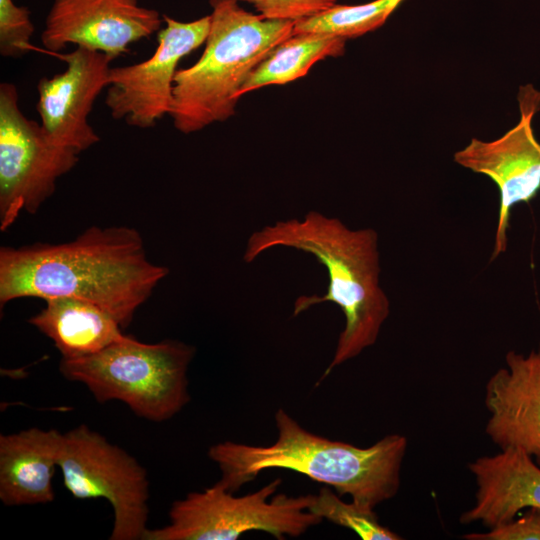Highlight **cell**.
<instances>
[{
    "label": "cell",
    "mask_w": 540,
    "mask_h": 540,
    "mask_svg": "<svg viewBox=\"0 0 540 540\" xmlns=\"http://www.w3.org/2000/svg\"><path fill=\"white\" fill-rule=\"evenodd\" d=\"M168 272L148 259L136 229L92 226L66 243L2 246L0 305L74 297L98 305L126 328Z\"/></svg>",
    "instance_id": "obj_1"
},
{
    "label": "cell",
    "mask_w": 540,
    "mask_h": 540,
    "mask_svg": "<svg viewBox=\"0 0 540 540\" xmlns=\"http://www.w3.org/2000/svg\"><path fill=\"white\" fill-rule=\"evenodd\" d=\"M274 247H287L314 256L328 276L324 295H301L293 316L324 302L336 304L344 314L334 356L320 380L337 366L375 344L390 313V302L379 283L378 235L372 228L350 229L340 219L317 211L302 219L268 224L246 242L243 260L253 262Z\"/></svg>",
    "instance_id": "obj_2"
},
{
    "label": "cell",
    "mask_w": 540,
    "mask_h": 540,
    "mask_svg": "<svg viewBox=\"0 0 540 540\" xmlns=\"http://www.w3.org/2000/svg\"><path fill=\"white\" fill-rule=\"evenodd\" d=\"M278 431L269 446L224 441L211 446L208 457L220 471L218 481L235 493L267 469H287L333 487L339 496L374 509L393 498L400 486V470L407 439L387 435L369 447L330 440L304 429L285 410L275 414Z\"/></svg>",
    "instance_id": "obj_3"
},
{
    "label": "cell",
    "mask_w": 540,
    "mask_h": 540,
    "mask_svg": "<svg viewBox=\"0 0 540 540\" xmlns=\"http://www.w3.org/2000/svg\"><path fill=\"white\" fill-rule=\"evenodd\" d=\"M240 0H210V30L200 58L178 69L169 116L183 134L224 122L236 112L253 70L293 33L294 21L267 19Z\"/></svg>",
    "instance_id": "obj_4"
},
{
    "label": "cell",
    "mask_w": 540,
    "mask_h": 540,
    "mask_svg": "<svg viewBox=\"0 0 540 540\" xmlns=\"http://www.w3.org/2000/svg\"><path fill=\"white\" fill-rule=\"evenodd\" d=\"M195 352L178 340L143 343L125 335L93 355L61 358L59 371L98 403L121 401L138 417L163 422L190 401L187 373Z\"/></svg>",
    "instance_id": "obj_5"
},
{
    "label": "cell",
    "mask_w": 540,
    "mask_h": 540,
    "mask_svg": "<svg viewBox=\"0 0 540 540\" xmlns=\"http://www.w3.org/2000/svg\"><path fill=\"white\" fill-rule=\"evenodd\" d=\"M281 479L261 489L234 496L216 482L201 492L175 501L169 523L148 528L143 540H237L249 531H263L277 539L299 537L322 519L309 511L314 495H275Z\"/></svg>",
    "instance_id": "obj_6"
},
{
    "label": "cell",
    "mask_w": 540,
    "mask_h": 540,
    "mask_svg": "<svg viewBox=\"0 0 540 540\" xmlns=\"http://www.w3.org/2000/svg\"><path fill=\"white\" fill-rule=\"evenodd\" d=\"M58 466L74 498H104L111 504L110 540H143L148 529L149 480L133 456L80 424L62 433Z\"/></svg>",
    "instance_id": "obj_7"
},
{
    "label": "cell",
    "mask_w": 540,
    "mask_h": 540,
    "mask_svg": "<svg viewBox=\"0 0 540 540\" xmlns=\"http://www.w3.org/2000/svg\"><path fill=\"white\" fill-rule=\"evenodd\" d=\"M14 84H0V230L22 211L34 214L50 198L57 180L78 163V153L63 147L18 104Z\"/></svg>",
    "instance_id": "obj_8"
},
{
    "label": "cell",
    "mask_w": 540,
    "mask_h": 540,
    "mask_svg": "<svg viewBox=\"0 0 540 540\" xmlns=\"http://www.w3.org/2000/svg\"><path fill=\"white\" fill-rule=\"evenodd\" d=\"M163 22L151 57L110 70L105 104L114 119L130 126L150 128L169 116L178 64L205 43L211 19L206 15L182 22L163 15Z\"/></svg>",
    "instance_id": "obj_9"
},
{
    "label": "cell",
    "mask_w": 540,
    "mask_h": 540,
    "mask_svg": "<svg viewBox=\"0 0 540 540\" xmlns=\"http://www.w3.org/2000/svg\"><path fill=\"white\" fill-rule=\"evenodd\" d=\"M521 119L500 138H476L454 154V161L489 177L500 194L498 223L491 260L507 248V229L511 209L530 202L540 191V143L532 129V118L540 108V93L532 85L519 92Z\"/></svg>",
    "instance_id": "obj_10"
},
{
    "label": "cell",
    "mask_w": 540,
    "mask_h": 540,
    "mask_svg": "<svg viewBox=\"0 0 540 540\" xmlns=\"http://www.w3.org/2000/svg\"><path fill=\"white\" fill-rule=\"evenodd\" d=\"M162 23L157 10L138 0H53L41 42L53 54L74 44L115 59L158 32Z\"/></svg>",
    "instance_id": "obj_11"
},
{
    "label": "cell",
    "mask_w": 540,
    "mask_h": 540,
    "mask_svg": "<svg viewBox=\"0 0 540 540\" xmlns=\"http://www.w3.org/2000/svg\"><path fill=\"white\" fill-rule=\"evenodd\" d=\"M55 55L66 68L39 80L36 110L40 124L53 141L80 154L100 141L88 116L97 97L109 85L113 58L82 47Z\"/></svg>",
    "instance_id": "obj_12"
},
{
    "label": "cell",
    "mask_w": 540,
    "mask_h": 540,
    "mask_svg": "<svg viewBox=\"0 0 540 540\" xmlns=\"http://www.w3.org/2000/svg\"><path fill=\"white\" fill-rule=\"evenodd\" d=\"M506 365L486 383V433L502 450L521 449L540 466V349L527 356L509 351Z\"/></svg>",
    "instance_id": "obj_13"
},
{
    "label": "cell",
    "mask_w": 540,
    "mask_h": 540,
    "mask_svg": "<svg viewBox=\"0 0 540 540\" xmlns=\"http://www.w3.org/2000/svg\"><path fill=\"white\" fill-rule=\"evenodd\" d=\"M477 491L474 506L462 523L481 522L489 528L513 520L524 508L540 509V466L525 451L503 449L469 464Z\"/></svg>",
    "instance_id": "obj_14"
},
{
    "label": "cell",
    "mask_w": 540,
    "mask_h": 540,
    "mask_svg": "<svg viewBox=\"0 0 540 540\" xmlns=\"http://www.w3.org/2000/svg\"><path fill=\"white\" fill-rule=\"evenodd\" d=\"M61 441L58 430L37 427L0 435V500L4 505L54 500L53 476Z\"/></svg>",
    "instance_id": "obj_15"
},
{
    "label": "cell",
    "mask_w": 540,
    "mask_h": 540,
    "mask_svg": "<svg viewBox=\"0 0 540 540\" xmlns=\"http://www.w3.org/2000/svg\"><path fill=\"white\" fill-rule=\"evenodd\" d=\"M45 302L28 323L53 341L61 358L93 355L125 337L117 320L92 302L74 297Z\"/></svg>",
    "instance_id": "obj_16"
},
{
    "label": "cell",
    "mask_w": 540,
    "mask_h": 540,
    "mask_svg": "<svg viewBox=\"0 0 540 540\" xmlns=\"http://www.w3.org/2000/svg\"><path fill=\"white\" fill-rule=\"evenodd\" d=\"M345 42L343 38L324 34H292L253 70L242 86L240 96L304 77L315 63L341 56L345 51Z\"/></svg>",
    "instance_id": "obj_17"
},
{
    "label": "cell",
    "mask_w": 540,
    "mask_h": 540,
    "mask_svg": "<svg viewBox=\"0 0 540 540\" xmlns=\"http://www.w3.org/2000/svg\"><path fill=\"white\" fill-rule=\"evenodd\" d=\"M405 0H372L357 5L334 4L294 23L293 33H316L347 40L381 27Z\"/></svg>",
    "instance_id": "obj_18"
},
{
    "label": "cell",
    "mask_w": 540,
    "mask_h": 540,
    "mask_svg": "<svg viewBox=\"0 0 540 540\" xmlns=\"http://www.w3.org/2000/svg\"><path fill=\"white\" fill-rule=\"evenodd\" d=\"M309 511L322 520L351 529L364 540H399L398 534L381 525L374 509L355 502L346 503L328 487L314 495Z\"/></svg>",
    "instance_id": "obj_19"
},
{
    "label": "cell",
    "mask_w": 540,
    "mask_h": 540,
    "mask_svg": "<svg viewBox=\"0 0 540 540\" xmlns=\"http://www.w3.org/2000/svg\"><path fill=\"white\" fill-rule=\"evenodd\" d=\"M33 33L30 10L13 0H0V54L18 58L28 53Z\"/></svg>",
    "instance_id": "obj_20"
},
{
    "label": "cell",
    "mask_w": 540,
    "mask_h": 540,
    "mask_svg": "<svg viewBox=\"0 0 540 540\" xmlns=\"http://www.w3.org/2000/svg\"><path fill=\"white\" fill-rule=\"evenodd\" d=\"M251 4L264 18L298 21L313 16L337 3V0H240Z\"/></svg>",
    "instance_id": "obj_21"
},
{
    "label": "cell",
    "mask_w": 540,
    "mask_h": 540,
    "mask_svg": "<svg viewBox=\"0 0 540 540\" xmlns=\"http://www.w3.org/2000/svg\"><path fill=\"white\" fill-rule=\"evenodd\" d=\"M468 540H540V509L529 508L518 519L490 528L486 533L463 536Z\"/></svg>",
    "instance_id": "obj_22"
}]
</instances>
